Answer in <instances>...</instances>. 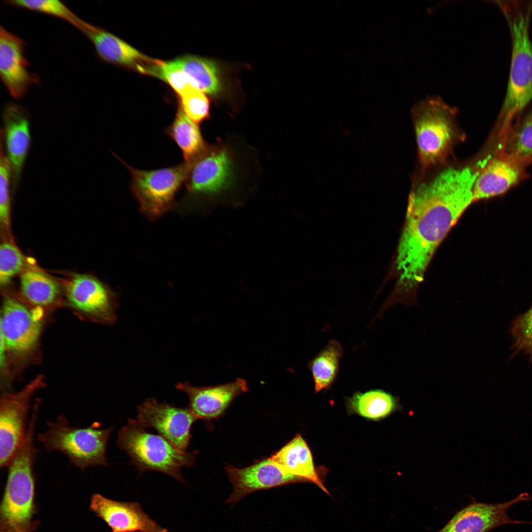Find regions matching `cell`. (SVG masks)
Instances as JSON below:
<instances>
[{"label": "cell", "mask_w": 532, "mask_h": 532, "mask_svg": "<svg viewBox=\"0 0 532 532\" xmlns=\"http://www.w3.org/2000/svg\"><path fill=\"white\" fill-rule=\"evenodd\" d=\"M172 61L187 75L194 88L211 95H217L221 91L219 71L213 61L190 55Z\"/></svg>", "instance_id": "obj_22"}, {"label": "cell", "mask_w": 532, "mask_h": 532, "mask_svg": "<svg viewBox=\"0 0 532 532\" xmlns=\"http://www.w3.org/2000/svg\"><path fill=\"white\" fill-rule=\"evenodd\" d=\"M508 26L512 45L509 77L501 114L509 118L532 100V0H493Z\"/></svg>", "instance_id": "obj_2"}, {"label": "cell", "mask_w": 532, "mask_h": 532, "mask_svg": "<svg viewBox=\"0 0 532 532\" xmlns=\"http://www.w3.org/2000/svg\"><path fill=\"white\" fill-rule=\"evenodd\" d=\"M3 135L0 133V219L1 226L7 231L10 230V186L12 171L10 161L3 146Z\"/></svg>", "instance_id": "obj_30"}, {"label": "cell", "mask_w": 532, "mask_h": 532, "mask_svg": "<svg viewBox=\"0 0 532 532\" xmlns=\"http://www.w3.org/2000/svg\"><path fill=\"white\" fill-rule=\"evenodd\" d=\"M181 105L186 115L197 124L209 115V100L203 92L191 88L179 96Z\"/></svg>", "instance_id": "obj_32"}, {"label": "cell", "mask_w": 532, "mask_h": 532, "mask_svg": "<svg viewBox=\"0 0 532 532\" xmlns=\"http://www.w3.org/2000/svg\"><path fill=\"white\" fill-rule=\"evenodd\" d=\"M34 422L30 423L25 439L7 466L8 475L0 511V532H33L35 480L33 466Z\"/></svg>", "instance_id": "obj_3"}, {"label": "cell", "mask_w": 532, "mask_h": 532, "mask_svg": "<svg viewBox=\"0 0 532 532\" xmlns=\"http://www.w3.org/2000/svg\"><path fill=\"white\" fill-rule=\"evenodd\" d=\"M420 159L432 166L445 157L455 136L453 118L456 110L438 96L419 102L413 109Z\"/></svg>", "instance_id": "obj_6"}, {"label": "cell", "mask_w": 532, "mask_h": 532, "mask_svg": "<svg viewBox=\"0 0 532 532\" xmlns=\"http://www.w3.org/2000/svg\"><path fill=\"white\" fill-rule=\"evenodd\" d=\"M479 172L448 167L410 193L394 262L398 278L392 297L410 303L436 249L473 202Z\"/></svg>", "instance_id": "obj_1"}, {"label": "cell", "mask_w": 532, "mask_h": 532, "mask_svg": "<svg viewBox=\"0 0 532 532\" xmlns=\"http://www.w3.org/2000/svg\"><path fill=\"white\" fill-rule=\"evenodd\" d=\"M47 425V429L37 436L47 450L62 452L82 470L108 466L106 453L111 427L101 429L100 423L94 422L88 427L78 428L71 426L63 415Z\"/></svg>", "instance_id": "obj_5"}, {"label": "cell", "mask_w": 532, "mask_h": 532, "mask_svg": "<svg viewBox=\"0 0 532 532\" xmlns=\"http://www.w3.org/2000/svg\"><path fill=\"white\" fill-rule=\"evenodd\" d=\"M510 332L513 338L512 355L522 352L532 361V306L513 320Z\"/></svg>", "instance_id": "obj_29"}, {"label": "cell", "mask_w": 532, "mask_h": 532, "mask_svg": "<svg viewBox=\"0 0 532 532\" xmlns=\"http://www.w3.org/2000/svg\"><path fill=\"white\" fill-rule=\"evenodd\" d=\"M519 164L509 158L494 159L479 173L473 186V201L501 195L520 176Z\"/></svg>", "instance_id": "obj_20"}, {"label": "cell", "mask_w": 532, "mask_h": 532, "mask_svg": "<svg viewBox=\"0 0 532 532\" xmlns=\"http://www.w3.org/2000/svg\"><path fill=\"white\" fill-rule=\"evenodd\" d=\"M343 354L340 343L331 340L309 363L316 393L330 387L338 372L339 362Z\"/></svg>", "instance_id": "obj_25"}, {"label": "cell", "mask_w": 532, "mask_h": 532, "mask_svg": "<svg viewBox=\"0 0 532 532\" xmlns=\"http://www.w3.org/2000/svg\"><path fill=\"white\" fill-rule=\"evenodd\" d=\"M131 173V187L140 208L150 217H158L173 205L176 193L185 183L189 163L154 170L133 167L123 161Z\"/></svg>", "instance_id": "obj_7"}, {"label": "cell", "mask_w": 532, "mask_h": 532, "mask_svg": "<svg viewBox=\"0 0 532 532\" xmlns=\"http://www.w3.org/2000/svg\"><path fill=\"white\" fill-rule=\"evenodd\" d=\"M29 68L23 40L0 26V75L14 99L22 98L32 85L38 82V78Z\"/></svg>", "instance_id": "obj_15"}, {"label": "cell", "mask_w": 532, "mask_h": 532, "mask_svg": "<svg viewBox=\"0 0 532 532\" xmlns=\"http://www.w3.org/2000/svg\"><path fill=\"white\" fill-rule=\"evenodd\" d=\"M284 470L311 482L328 493L315 468L310 450L300 434L270 457Z\"/></svg>", "instance_id": "obj_21"}, {"label": "cell", "mask_w": 532, "mask_h": 532, "mask_svg": "<svg viewBox=\"0 0 532 532\" xmlns=\"http://www.w3.org/2000/svg\"><path fill=\"white\" fill-rule=\"evenodd\" d=\"M25 267V260L19 249L12 240H4L0 246V283L6 286Z\"/></svg>", "instance_id": "obj_28"}, {"label": "cell", "mask_w": 532, "mask_h": 532, "mask_svg": "<svg viewBox=\"0 0 532 532\" xmlns=\"http://www.w3.org/2000/svg\"><path fill=\"white\" fill-rule=\"evenodd\" d=\"M20 288L24 297L39 307H47L59 299V284L45 273L33 267L26 268L21 273Z\"/></svg>", "instance_id": "obj_23"}, {"label": "cell", "mask_w": 532, "mask_h": 532, "mask_svg": "<svg viewBox=\"0 0 532 532\" xmlns=\"http://www.w3.org/2000/svg\"><path fill=\"white\" fill-rule=\"evenodd\" d=\"M176 389L186 393L189 398V409L199 419L209 420L221 416L233 400L247 392L246 380L237 378L226 384L198 387L188 382H178Z\"/></svg>", "instance_id": "obj_16"}, {"label": "cell", "mask_w": 532, "mask_h": 532, "mask_svg": "<svg viewBox=\"0 0 532 532\" xmlns=\"http://www.w3.org/2000/svg\"><path fill=\"white\" fill-rule=\"evenodd\" d=\"M508 147L509 158L518 164L532 158V110L516 131Z\"/></svg>", "instance_id": "obj_31"}, {"label": "cell", "mask_w": 532, "mask_h": 532, "mask_svg": "<svg viewBox=\"0 0 532 532\" xmlns=\"http://www.w3.org/2000/svg\"><path fill=\"white\" fill-rule=\"evenodd\" d=\"M532 499L527 493H522L509 501L486 503L472 500L457 512L447 524L437 532H488L499 526L510 524H528L511 519L508 509L519 502Z\"/></svg>", "instance_id": "obj_13"}, {"label": "cell", "mask_w": 532, "mask_h": 532, "mask_svg": "<svg viewBox=\"0 0 532 532\" xmlns=\"http://www.w3.org/2000/svg\"><path fill=\"white\" fill-rule=\"evenodd\" d=\"M226 471L233 487L226 503L233 504L256 491L303 481L284 470L270 458L243 468L229 465Z\"/></svg>", "instance_id": "obj_14"}, {"label": "cell", "mask_w": 532, "mask_h": 532, "mask_svg": "<svg viewBox=\"0 0 532 532\" xmlns=\"http://www.w3.org/2000/svg\"><path fill=\"white\" fill-rule=\"evenodd\" d=\"M40 376L22 390L4 392L0 400V466L7 467L26 435L27 416L34 393L44 386Z\"/></svg>", "instance_id": "obj_8"}, {"label": "cell", "mask_w": 532, "mask_h": 532, "mask_svg": "<svg viewBox=\"0 0 532 532\" xmlns=\"http://www.w3.org/2000/svg\"><path fill=\"white\" fill-rule=\"evenodd\" d=\"M78 29L92 43L98 55L107 62L148 74V71L158 60L144 55L108 31L83 20Z\"/></svg>", "instance_id": "obj_17"}, {"label": "cell", "mask_w": 532, "mask_h": 532, "mask_svg": "<svg viewBox=\"0 0 532 532\" xmlns=\"http://www.w3.org/2000/svg\"><path fill=\"white\" fill-rule=\"evenodd\" d=\"M351 409L365 418L378 420L394 409L396 401L390 394L379 389L355 394L349 400Z\"/></svg>", "instance_id": "obj_26"}, {"label": "cell", "mask_w": 532, "mask_h": 532, "mask_svg": "<svg viewBox=\"0 0 532 532\" xmlns=\"http://www.w3.org/2000/svg\"><path fill=\"white\" fill-rule=\"evenodd\" d=\"M3 129L7 156L11 165L13 185H17L31 142L29 118L22 106L13 103L6 104L3 110Z\"/></svg>", "instance_id": "obj_19"}, {"label": "cell", "mask_w": 532, "mask_h": 532, "mask_svg": "<svg viewBox=\"0 0 532 532\" xmlns=\"http://www.w3.org/2000/svg\"></svg>", "instance_id": "obj_33"}, {"label": "cell", "mask_w": 532, "mask_h": 532, "mask_svg": "<svg viewBox=\"0 0 532 532\" xmlns=\"http://www.w3.org/2000/svg\"><path fill=\"white\" fill-rule=\"evenodd\" d=\"M90 507L106 522L112 532H167L151 519L136 502L116 501L100 494H94Z\"/></svg>", "instance_id": "obj_18"}, {"label": "cell", "mask_w": 532, "mask_h": 532, "mask_svg": "<svg viewBox=\"0 0 532 532\" xmlns=\"http://www.w3.org/2000/svg\"><path fill=\"white\" fill-rule=\"evenodd\" d=\"M188 163L185 183L192 194L213 195L227 188L231 182L233 160L225 147H207Z\"/></svg>", "instance_id": "obj_12"}, {"label": "cell", "mask_w": 532, "mask_h": 532, "mask_svg": "<svg viewBox=\"0 0 532 532\" xmlns=\"http://www.w3.org/2000/svg\"><path fill=\"white\" fill-rule=\"evenodd\" d=\"M166 133L180 148L187 163L192 162L207 147L197 124L186 115L180 103Z\"/></svg>", "instance_id": "obj_24"}, {"label": "cell", "mask_w": 532, "mask_h": 532, "mask_svg": "<svg viewBox=\"0 0 532 532\" xmlns=\"http://www.w3.org/2000/svg\"><path fill=\"white\" fill-rule=\"evenodd\" d=\"M198 419L188 408L159 403L150 398L138 406L136 421L145 428L155 429L177 449L185 452L191 437L192 425Z\"/></svg>", "instance_id": "obj_11"}, {"label": "cell", "mask_w": 532, "mask_h": 532, "mask_svg": "<svg viewBox=\"0 0 532 532\" xmlns=\"http://www.w3.org/2000/svg\"><path fill=\"white\" fill-rule=\"evenodd\" d=\"M64 286L67 301L78 312L102 323L115 322V296L99 279L87 274H74L65 281Z\"/></svg>", "instance_id": "obj_10"}, {"label": "cell", "mask_w": 532, "mask_h": 532, "mask_svg": "<svg viewBox=\"0 0 532 532\" xmlns=\"http://www.w3.org/2000/svg\"><path fill=\"white\" fill-rule=\"evenodd\" d=\"M40 317L19 299L10 296L4 297L0 318V338L7 351L23 355L35 349L41 330Z\"/></svg>", "instance_id": "obj_9"}, {"label": "cell", "mask_w": 532, "mask_h": 532, "mask_svg": "<svg viewBox=\"0 0 532 532\" xmlns=\"http://www.w3.org/2000/svg\"><path fill=\"white\" fill-rule=\"evenodd\" d=\"M6 3L46 14L65 20L78 28L82 20L77 16L67 6L57 0H10Z\"/></svg>", "instance_id": "obj_27"}, {"label": "cell", "mask_w": 532, "mask_h": 532, "mask_svg": "<svg viewBox=\"0 0 532 532\" xmlns=\"http://www.w3.org/2000/svg\"><path fill=\"white\" fill-rule=\"evenodd\" d=\"M117 442L140 473L158 471L184 482L180 469L190 467L197 453L181 452L161 435L148 432L136 420L130 419L118 434Z\"/></svg>", "instance_id": "obj_4"}]
</instances>
